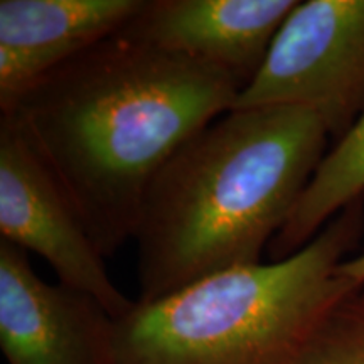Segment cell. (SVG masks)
<instances>
[{"label":"cell","instance_id":"obj_7","mask_svg":"<svg viewBox=\"0 0 364 364\" xmlns=\"http://www.w3.org/2000/svg\"><path fill=\"white\" fill-rule=\"evenodd\" d=\"M297 0H147L127 38L230 75L241 90L265 61Z\"/></svg>","mask_w":364,"mask_h":364},{"label":"cell","instance_id":"obj_10","mask_svg":"<svg viewBox=\"0 0 364 364\" xmlns=\"http://www.w3.org/2000/svg\"><path fill=\"white\" fill-rule=\"evenodd\" d=\"M289 364H364V285L327 312Z\"/></svg>","mask_w":364,"mask_h":364},{"label":"cell","instance_id":"obj_9","mask_svg":"<svg viewBox=\"0 0 364 364\" xmlns=\"http://www.w3.org/2000/svg\"><path fill=\"white\" fill-rule=\"evenodd\" d=\"M364 198V110L322 159L292 215L268 247L272 262L297 253L329 221Z\"/></svg>","mask_w":364,"mask_h":364},{"label":"cell","instance_id":"obj_5","mask_svg":"<svg viewBox=\"0 0 364 364\" xmlns=\"http://www.w3.org/2000/svg\"><path fill=\"white\" fill-rule=\"evenodd\" d=\"M0 235L44 258L59 284L97 299L113 318L134 307L135 300L112 282L80 209L16 113H0Z\"/></svg>","mask_w":364,"mask_h":364},{"label":"cell","instance_id":"obj_8","mask_svg":"<svg viewBox=\"0 0 364 364\" xmlns=\"http://www.w3.org/2000/svg\"><path fill=\"white\" fill-rule=\"evenodd\" d=\"M147 0H0V113L41 80L113 38Z\"/></svg>","mask_w":364,"mask_h":364},{"label":"cell","instance_id":"obj_4","mask_svg":"<svg viewBox=\"0 0 364 364\" xmlns=\"http://www.w3.org/2000/svg\"><path fill=\"white\" fill-rule=\"evenodd\" d=\"M299 107L338 142L364 110V0L299 2L231 110Z\"/></svg>","mask_w":364,"mask_h":364},{"label":"cell","instance_id":"obj_2","mask_svg":"<svg viewBox=\"0 0 364 364\" xmlns=\"http://www.w3.org/2000/svg\"><path fill=\"white\" fill-rule=\"evenodd\" d=\"M329 132L299 107L230 110L174 154L136 228L139 302L258 265L326 156Z\"/></svg>","mask_w":364,"mask_h":364},{"label":"cell","instance_id":"obj_11","mask_svg":"<svg viewBox=\"0 0 364 364\" xmlns=\"http://www.w3.org/2000/svg\"><path fill=\"white\" fill-rule=\"evenodd\" d=\"M338 273L359 285H364V252L341 263Z\"/></svg>","mask_w":364,"mask_h":364},{"label":"cell","instance_id":"obj_6","mask_svg":"<svg viewBox=\"0 0 364 364\" xmlns=\"http://www.w3.org/2000/svg\"><path fill=\"white\" fill-rule=\"evenodd\" d=\"M115 318L97 299L48 284L0 240V349L7 364H110Z\"/></svg>","mask_w":364,"mask_h":364},{"label":"cell","instance_id":"obj_1","mask_svg":"<svg viewBox=\"0 0 364 364\" xmlns=\"http://www.w3.org/2000/svg\"><path fill=\"white\" fill-rule=\"evenodd\" d=\"M241 86L194 59L118 33L39 81L12 110L110 258L135 238L147 193Z\"/></svg>","mask_w":364,"mask_h":364},{"label":"cell","instance_id":"obj_3","mask_svg":"<svg viewBox=\"0 0 364 364\" xmlns=\"http://www.w3.org/2000/svg\"><path fill=\"white\" fill-rule=\"evenodd\" d=\"M364 233V198L300 252L225 270L115 318L110 364H289L359 289L338 267Z\"/></svg>","mask_w":364,"mask_h":364}]
</instances>
